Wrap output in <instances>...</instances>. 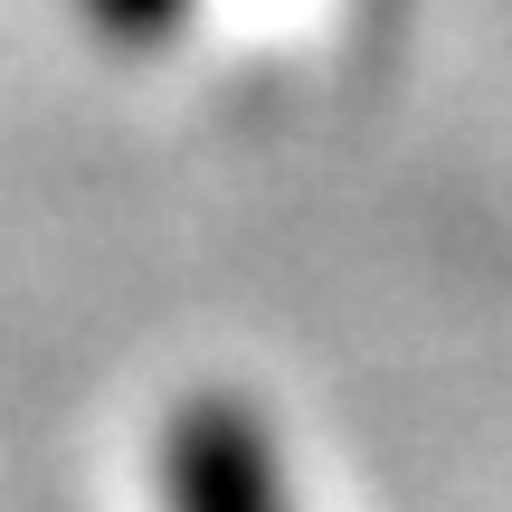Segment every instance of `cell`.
Segmentation results:
<instances>
[{
  "instance_id": "6da1fadb",
  "label": "cell",
  "mask_w": 512,
  "mask_h": 512,
  "mask_svg": "<svg viewBox=\"0 0 512 512\" xmlns=\"http://www.w3.org/2000/svg\"><path fill=\"white\" fill-rule=\"evenodd\" d=\"M162 494H171V512H294L285 465H275L266 427L238 399H200V408L171 418Z\"/></svg>"
},
{
  "instance_id": "7a4b0ae2",
  "label": "cell",
  "mask_w": 512,
  "mask_h": 512,
  "mask_svg": "<svg viewBox=\"0 0 512 512\" xmlns=\"http://www.w3.org/2000/svg\"><path fill=\"white\" fill-rule=\"evenodd\" d=\"M86 19L105 38H124V48H152V38H171L190 19V0H86Z\"/></svg>"
}]
</instances>
